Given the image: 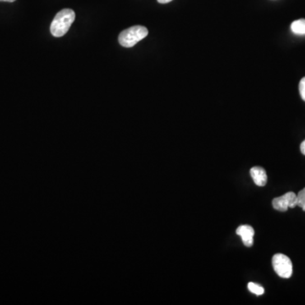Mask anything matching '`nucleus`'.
<instances>
[{
  "instance_id": "nucleus-1",
  "label": "nucleus",
  "mask_w": 305,
  "mask_h": 305,
  "mask_svg": "<svg viewBox=\"0 0 305 305\" xmlns=\"http://www.w3.org/2000/svg\"><path fill=\"white\" fill-rule=\"evenodd\" d=\"M76 19V13L71 9H64L56 15L51 23L50 32L56 38L63 37L67 33Z\"/></svg>"
},
{
  "instance_id": "nucleus-2",
  "label": "nucleus",
  "mask_w": 305,
  "mask_h": 305,
  "mask_svg": "<svg viewBox=\"0 0 305 305\" xmlns=\"http://www.w3.org/2000/svg\"><path fill=\"white\" fill-rule=\"evenodd\" d=\"M149 34V31L143 25H134L121 32L119 36V43L125 48H131L139 41L143 40Z\"/></svg>"
},
{
  "instance_id": "nucleus-3",
  "label": "nucleus",
  "mask_w": 305,
  "mask_h": 305,
  "mask_svg": "<svg viewBox=\"0 0 305 305\" xmlns=\"http://www.w3.org/2000/svg\"><path fill=\"white\" fill-rule=\"evenodd\" d=\"M272 265L280 278H290L293 274V264L287 255L276 254L272 258Z\"/></svg>"
},
{
  "instance_id": "nucleus-4",
  "label": "nucleus",
  "mask_w": 305,
  "mask_h": 305,
  "mask_svg": "<svg viewBox=\"0 0 305 305\" xmlns=\"http://www.w3.org/2000/svg\"><path fill=\"white\" fill-rule=\"evenodd\" d=\"M274 209L278 211L285 212L288 208H295L298 206V200L295 192H288L281 197L275 198L272 200Z\"/></svg>"
},
{
  "instance_id": "nucleus-5",
  "label": "nucleus",
  "mask_w": 305,
  "mask_h": 305,
  "mask_svg": "<svg viewBox=\"0 0 305 305\" xmlns=\"http://www.w3.org/2000/svg\"><path fill=\"white\" fill-rule=\"evenodd\" d=\"M236 233L242 237V242L246 247H252L253 244H254L255 230L251 226L242 225V226L237 227Z\"/></svg>"
},
{
  "instance_id": "nucleus-6",
  "label": "nucleus",
  "mask_w": 305,
  "mask_h": 305,
  "mask_svg": "<svg viewBox=\"0 0 305 305\" xmlns=\"http://www.w3.org/2000/svg\"><path fill=\"white\" fill-rule=\"evenodd\" d=\"M250 175L255 184L259 187H264L267 183V175L262 167H255L250 170Z\"/></svg>"
},
{
  "instance_id": "nucleus-7",
  "label": "nucleus",
  "mask_w": 305,
  "mask_h": 305,
  "mask_svg": "<svg viewBox=\"0 0 305 305\" xmlns=\"http://www.w3.org/2000/svg\"><path fill=\"white\" fill-rule=\"evenodd\" d=\"M291 30L296 35H305V19L294 20L291 24Z\"/></svg>"
},
{
  "instance_id": "nucleus-8",
  "label": "nucleus",
  "mask_w": 305,
  "mask_h": 305,
  "mask_svg": "<svg viewBox=\"0 0 305 305\" xmlns=\"http://www.w3.org/2000/svg\"><path fill=\"white\" fill-rule=\"evenodd\" d=\"M247 288L248 290L251 293H255L256 295H262L265 293V289L261 287V286L258 285L256 283H249L247 284Z\"/></svg>"
},
{
  "instance_id": "nucleus-9",
  "label": "nucleus",
  "mask_w": 305,
  "mask_h": 305,
  "mask_svg": "<svg viewBox=\"0 0 305 305\" xmlns=\"http://www.w3.org/2000/svg\"><path fill=\"white\" fill-rule=\"evenodd\" d=\"M297 200H298V206L301 207L303 211H305V187L297 195Z\"/></svg>"
},
{
  "instance_id": "nucleus-10",
  "label": "nucleus",
  "mask_w": 305,
  "mask_h": 305,
  "mask_svg": "<svg viewBox=\"0 0 305 305\" xmlns=\"http://www.w3.org/2000/svg\"><path fill=\"white\" fill-rule=\"evenodd\" d=\"M299 94L303 101H305V76L303 78L301 79L299 82Z\"/></svg>"
},
{
  "instance_id": "nucleus-11",
  "label": "nucleus",
  "mask_w": 305,
  "mask_h": 305,
  "mask_svg": "<svg viewBox=\"0 0 305 305\" xmlns=\"http://www.w3.org/2000/svg\"><path fill=\"white\" fill-rule=\"evenodd\" d=\"M300 150L301 152H302V154H304L305 155V140L303 142V143H302V144H301Z\"/></svg>"
},
{
  "instance_id": "nucleus-12",
  "label": "nucleus",
  "mask_w": 305,
  "mask_h": 305,
  "mask_svg": "<svg viewBox=\"0 0 305 305\" xmlns=\"http://www.w3.org/2000/svg\"><path fill=\"white\" fill-rule=\"evenodd\" d=\"M159 4H168V3L172 2V0H157Z\"/></svg>"
},
{
  "instance_id": "nucleus-13",
  "label": "nucleus",
  "mask_w": 305,
  "mask_h": 305,
  "mask_svg": "<svg viewBox=\"0 0 305 305\" xmlns=\"http://www.w3.org/2000/svg\"><path fill=\"white\" fill-rule=\"evenodd\" d=\"M0 1H2V2H15V0H0Z\"/></svg>"
}]
</instances>
